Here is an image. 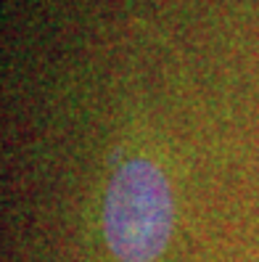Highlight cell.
I'll return each mask as SVG.
<instances>
[{
    "label": "cell",
    "instance_id": "6da1fadb",
    "mask_svg": "<svg viewBox=\"0 0 259 262\" xmlns=\"http://www.w3.org/2000/svg\"><path fill=\"white\" fill-rule=\"evenodd\" d=\"M172 233V196L161 169L132 159L111 178L103 204V236L119 262H154Z\"/></svg>",
    "mask_w": 259,
    "mask_h": 262
}]
</instances>
